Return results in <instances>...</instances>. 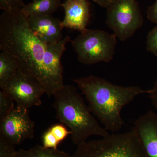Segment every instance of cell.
<instances>
[{
  "label": "cell",
  "mask_w": 157,
  "mask_h": 157,
  "mask_svg": "<svg viewBox=\"0 0 157 157\" xmlns=\"http://www.w3.org/2000/svg\"><path fill=\"white\" fill-rule=\"evenodd\" d=\"M46 46L31 30L28 17L21 9L4 11L1 14L0 50L14 58L21 73L36 77L43 86V60Z\"/></svg>",
  "instance_id": "obj_1"
},
{
  "label": "cell",
  "mask_w": 157,
  "mask_h": 157,
  "mask_svg": "<svg viewBox=\"0 0 157 157\" xmlns=\"http://www.w3.org/2000/svg\"><path fill=\"white\" fill-rule=\"evenodd\" d=\"M73 81L84 95L91 112L108 132H119L124 124L121 111L137 96L149 94L139 86L117 85L105 78L90 76Z\"/></svg>",
  "instance_id": "obj_2"
},
{
  "label": "cell",
  "mask_w": 157,
  "mask_h": 157,
  "mask_svg": "<svg viewBox=\"0 0 157 157\" xmlns=\"http://www.w3.org/2000/svg\"><path fill=\"white\" fill-rule=\"evenodd\" d=\"M53 97L56 118L69 128L73 144L78 146L94 135L104 137L110 134L100 125L75 86L64 85Z\"/></svg>",
  "instance_id": "obj_3"
},
{
  "label": "cell",
  "mask_w": 157,
  "mask_h": 157,
  "mask_svg": "<svg viewBox=\"0 0 157 157\" xmlns=\"http://www.w3.org/2000/svg\"><path fill=\"white\" fill-rule=\"evenodd\" d=\"M71 157H147L133 130L111 133L99 140L86 141L77 146Z\"/></svg>",
  "instance_id": "obj_4"
},
{
  "label": "cell",
  "mask_w": 157,
  "mask_h": 157,
  "mask_svg": "<svg viewBox=\"0 0 157 157\" xmlns=\"http://www.w3.org/2000/svg\"><path fill=\"white\" fill-rule=\"evenodd\" d=\"M117 39L113 33L86 28L70 42L78 61L82 64L91 65L101 62L109 63L113 60Z\"/></svg>",
  "instance_id": "obj_5"
},
{
  "label": "cell",
  "mask_w": 157,
  "mask_h": 157,
  "mask_svg": "<svg viewBox=\"0 0 157 157\" xmlns=\"http://www.w3.org/2000/svg\"><path fill=\"white\" fill-rule=\"evenodd\" d=\"M107 9L106 24L121 42L131 38L143 25V16L136 0H113Z\"/></svg>",
  "instance_id": "obj_6"
},
{
  "label": "cell",
  "mask_w": 157,
  "mask_h": 157,
  "mask_svg": "<svg viewBox=\"0 0 157 157\" xmlns=\"http://www.w3.org/2000/svg\"><path fill=\"white\" fill-rule=\"evenodd\" d=\"M0 87L16 102V106L26 109L41 106V97L45 94V88L37 78L25 75L18 70L0 85Z\"/></svg>",
  "instance_id": "obj_7"
},
{
  "label": "cell",
  "mask_w": 157,
  "mask_h": 157,
  "mask_svg": "<svg viewBox=\"0 0 157 157\" xmlns=\"http://www.w3.org/2000/svg\"><path fill=\"white\" fill-rule=\"evenodd\" d=\"M70 37L66 36L60 41L47 44L43 60L45 94L48 97L54 95L64 86L63 67L61 58L66 50V45L70 42Z\"/></svg>",
  "instance_id": "obj_8"
},
{
  "label": "cell",
  "mask_w": 157,
  "mask_h": 157,
  "mask_svg": "<svg viewBox=\"0 0 157 157\" xmlns=\"http://www.w3.org/2000/svg\"><path fill=\"white\" fill-rule=\"evenodd\" d=\"M34 129L35 123L30 117L28 109L17 106L0 121V136L14 145L33 138Z\"/></svg>",
  "instance_id": "obj_9"
},
{
  "label": "cell",
  "mask_w": 157,
  "mask_h": 157,
  "mask_svg": "<svg viewBox=\"0 0 157 157\" xmlns=\"http://www.w3.org/2000/svg\"><path fill=\"white\" fill-rule=\"evenodd\" d=\"M135 132L147 157H157V114L151 110L140 116L134 123Z\"/></svg>",
  "instance_id": "obj_10"
},
{
  "label": "cell",
  "mask_w": 157,
  "mask_h": 157,
  "mask_svg": "<svg viewBox=\"0 0 157 157\" xmlns=\"http://www.w3.org/2000/svg\"><path fill=\"white\" fill-rule=\"evenodd\" d=\"M29 26L33 33L46 44L58 42L63 39L62 21L52 15L28 17Z\"/></svg>",
  "instance_id": "obj_11"
},
{
  "label": "cell",
  "mask_w": 157,
  "mask_h": 157,
  "mask_svg": "<svg viewBox=\"0 0 157 157\" xmlns=\"http://www.w3.org/2000/svg\"><path fill=\"white\" fill-rule=\"evenodd\" d=\"M65 11L62 21L63 28L80 31L86 29L90 18V6L88 0H66L62 5Z\"/></svg>",
  "instance_id": "obj_12"
},
{
  "label": "cell",
  "mask_w": 157,
  "mask_h": 157,
  "mask_svg": "<svg viewBox=\"0 0 157 157\" xmlns=\"http://www.w3.org/2000/svg\"><path fill=\"white\" fill-rule=\"evenodd\" d=\"M62 5L60 0H34L25 5L21 11L27 17L52 15Z\"/></svg>",
  "instance_id": "obj_13"
},
{
  "label": "cell",
  "mask_w": 157,
  "mask_h": 157,
  "mask_svg": "<svg viewBox=\"0 0 157 157\" xmlns=\"http://www.w3.org/2000/svg\"><path fill=\"white\" fill-rule=\"evenodd\" d=\"M71 134L70 130L65 125H53L42 135V146L45 148L58 149L59 144Z\"/></svg>",
  "instance_id": "obj_14"
},
{
  "label": "cell",
  "mask_w": 157,
  "mask_h": 157,
  "mask_svg": "<svg viewBox=\"0 0 157 157\" xmlns=\"http://www.w3.org/2000/svg\"><path fill=\"white\" fill-rule=\"evenodd\" d=\"M15 157H71V156L58 149L47 148L37 145L29 150H18Z\"/></svg>",
  "instance_id": "obj_15"
},
{
  "label": "cell",
  "mask_w": 157,
  "mask_h": 157,
  "mask_svg": "<svg viewBox=\"0 0 157 157\" xmlns=\"http://www.w3.org/2000/svg\"><path fill=\"white\" fill-rule=\"evenodd\" d=\"M16 60L11 55L1 51L0 52V85L2 84L18 70Z\"/></svg>",
  "instance_id": "obj_16"
},
{
  "label": "cell",
  "mask_w": 157,
  "mask_h": 157,
  "mask_svg": "<svg viewBox=\"0 0 157 157\" xmlns=\"http://www.w3.org/2000/svg\"><path fill=\"white\" fill-rule=\"evenodd\" d=\"M14 107V101L1 90L0 91V121L6 117Z\"/></svg>",
  "instance_id": "obj_17"
},
{
  "label": "cell",
  "mask_w": 157,
  "mask_h": 157,
  "mask_svg": "<svg viewBox=\"0 0 157 157\" xmlns=\"http://www.w3.org/2000/svg\"><path fill=\"white\" fill-rule=\"evenodd\" d=\"M14 145L0 136V157H15L17 151Z\"/></svg>",
  "instance_id": "obj_18"
},
{
  "label": "cell",
  "mask_w": 157,
  "mask_h": 157,
  "mask_svg": "<svg viewBox=\"0 0 157 157\" xmlns=\"http://www.w3.org/2000/svg\"><path fill=\"white\" fill-rule=\"evenodd\" d=\"M146 48L157 56V25L150 31L147 37Z\"/></svg>",
  "instance_id": "obj_19"
},
{
  "label": "cell",
  "mask_w": 157,
  "mask_h": 157,
  "mask_svg": "<svg viewBox=\"0 0 157 157\" xmlns=\"http://www.w3.org/2000/svg\"><path fill=\"white\" fill-rule=\"evenodd\" d=\"M25 5L23 0H0V9L4 11L21 9Z\"/></svg>",
  "instance_id": "obj_20"
},
{
  "label": "cell",
  "mask_w": 157,
  "mask_h": 157,
  "mask_svg": "<svg viewBox=\"0 0 157 157\" xmlns=\"http://www.w3.org/2000/svg\"><path fill=\"white\" fill-rule=\"evenodd\" d=\"M147 16L150 21L157 24V0L147 9Z\"/></svg>",
  "instance_id": "obj_21"
},
{
  "label": "cell",
  "mask_w": 157,
  "mask_h": 157,
  "mask_svg": "<svg viewBox=\"0 0 157 157\" xmlns=\"http://www.w3.org/2000/svg\"><path fill=\"white\" fill-rule=\"evenodd\" d=\"M150 97L153 106L157 110V79L155 82L153 87L150 90Z\"/></svg>",
  "instance_id": "obj_22"
},
{
  "label": "cell",
  "mask_w": 157,
  "mask_h": 157,
  "mask_svg": "<svg viewBox=\"0 0 157 157\" xmlns=\"http://www.w3.org/2000/svg\"><path fill=\"white\" fill-rule=\"evenodd\" d=\"M91 1L98 4L102 8H107L109 4L107 0H91Z\"/></svg>",
  "instance_id": "obj_23"
},
{
  "label": "cell",
  "mask_w": 157,
  "mask_h": 157,
  "mask_svg": "<svg viewBox=\"0 0 157 157\" xmlns=\"http://www.w3.org/2000/svg\"><path fill=\"white\" fill-rule=\"evenodd\" d=\"M107 1L109 3L110 2H111V1H112L113 0H107Z\"/></svg>",
  "instance_id": "obj_24"
},
{
  "label": "cell",
  "mask_w": 157,
  "mask_h": 157,
  "mask_svg": "<svg viewBox=\"0 0 157 157\" xmlns=\"http://www.w3.org/2000/svg\"><path fill=\"white\" fill-rule=\"evenodd\" d=\"M33 1H34V0H33Z\"/></svg>",
  "instance_id": "obj_25"
}]
</instances>
